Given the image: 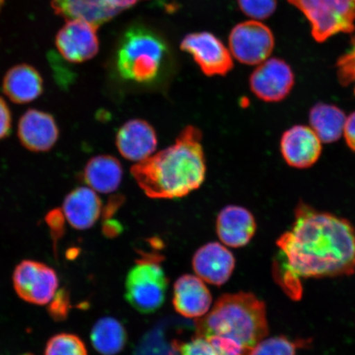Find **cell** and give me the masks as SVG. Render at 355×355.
Returning <instances> with one entry per match:
<instances>
[{"label": "cell", "mask_w": 355, "mask_h": 355, "mask_svg": "<svg viewBox=\"0 0 355 355\" xmlns=\"http://www.w3.org/2000/svg\"><path fill=\"white\" fill-rule=\"evenodd\" d=\"M65 216L62 209H54L48 212L46 222L50 229L51 237L55 245L64 236L65 232Z\"/></svg>", "instance_id": "f1b7e54d"}, {"label": "cell", "mask_w": 355, "mask_h": 355, "mask_svg": "<svg viewBox=\"0 0 355 355\" xmlns=\"http://www.w3.org/2000/svg\"><path fill=\"white\" fill-rule=\"evenodd\" d=\"M48 312L57 322L64 321L71 309L69 292L62 288L49 303Z\"/></svg>", "instance_id": "83f0119b"}, {"label": "cell", "mask_w": 355, "mask_h": 355, "mask_svg": "<svg viewBox=\"0 0 355 355\" xmlns=\"http://www.w3.org/2000/svg\"><path fill=\"white\" fill-rule=\"evenodd\" d=\"M3 2H4V0H0V10H1Z\"/></svg>", "instance_id": "836d02e7"}, {"label": "cell", "mask_w": 355, "mask_h": 355, "mask_svg": "<svg viewBox=\"0 0 355 355\" xmlns=\"http://www.w3.org/2000/svg\"><path fill=\"white\" fill-rule=\"evenodd\" d=\"M24 355H34V354H26Z\"/></svg>", "instance_id": "e575fe53"}, {"label": "cell", "mask_w": 355, "mask_h": 355, "mask_svg": "<svg viewBox=\"0 0 355 355\" xmlns=\"http://www.w3.org/2000/svg\"><path fill=\"white\" fill-rule=\"evenodd\" d=\"M123 179V167L116 157L100 155L89 159L83 173L87 187L101 193L114 192Z\"/></svg>", "instance_id": "44dd1931"}, {"label": "cell", "mask_w": 355, "mask_h": 355, "mask_svg": "<svg viewBox=\"0 0 355 355\" xmlns=\"http://www.w3.org/2000/svg\"><path fill=\"white\" fill-rule=\"evenodd\" d=\"M322 141L312 128L293 126L282 135L281 152L288 166L307 168L318 162L322 153Z\"/></svg>", "instance_id": "4fadbf2b"}, {"label": "cell", "mask_w": 355, "mask_h": 355, "mask_svg": "<svg viewBox=\"0 0 355 355\" xmlns=\"http://www.w3.org/2000/svg\"><path fill=\"white\" fill-rule=\"evenodd\" d=\"M229 44L235 59L244 64L257 65L272 54L275 41L268 26L260 21H248L234 26Z\"/></svg>", "instance_id": "ba28073f"}, {"label": "cell", "mask_w": 355, "mask_h": 355, "mask_svg": "<svg viewBox=\"0 0 355 355\" xmlns=\"http://www.w3.org/2000/svg\"><path fill=\"white\" fill-rule=\"evenodd\" d=\"M298 348L299 343L286 336H275L261 340L251 350L250 355H296Z\"/></svg>", "instance_id": "d4e9b609"}, {"label": "cell", "mask_w": 355, "mask_h": 355, "mask_svg": "<svg viewBox=\"0 0 355 355\" xmlns=\"http://www.w3.org/2000/svg\"><path fill=\"white\" fill-rule=\"evenodd\" d=\"M168 355H218L206 339L194 336L188 341H173Z\"/></svg>", "instance_id": "484cf974"}, {"label": "cell", "mask_w": 355, "mask_h": 355, "mask_svg": "<svg viewBox=\"0 0 355 355\" xmlns=\"http://www.w3.org/2000/svg\"><path fill=\"white\" fill-rule=\"evenodd\" d=\"M244 15L254 19H266L273 15L277 8V0H238Z\"/></svg>", "instance_id": "4316f807"}, {"label": "cell", "mask_w": 355, "mask_h": 355, "mask_svg": "<svg viewBox=\"0 0 355 355\" xmlns=\"http://www.w3.org/2000/svg\"><path fill=\"white\" fill-rule=\"evenodd\" d=\"M338 66L340 78L343 81L349 83L355 80V37L353 39L352 49L339 61Z\"/></svg>", "instance_id": "f546056e"}, {"label": "cell", "mask_w": 355, "mask_h": 355, "mask_svg": "<svg viewBox=\"0 0 355 355\" xmlns=\"http://www.w3.org/2000/svg\"><path fill=\"white\" fill-rule=\"evenodd\" d=\"M195 328L218 355H250L268 334L266 305L252 293L223 295Z\"/></svg>", "instance_id": "3957f363"}, {"label": "cell", "mask_w": 355, "mask_h": 355, "mask_svg": "<svg viewBox=\"0 0 355 355\" xmlns=\"http://www.w3.org/2000/svg\"><path fill=\"white\" fill-rule=\"evenodd\" d=\"M162 259V256L145 254L127 275L125 299L137 312L153 313L165 303L168 279Z\"/></svg>", "instance_id": "5b68a950"}, {"label": "cell", "mask_w": 355, "mask_h": 355, "mask_svg": "<svg viewBox=\"0 0 355 355\" xmlns=\"http://www.w3.org/2000/svg\"><path fill=\"white\" fill-rule=\"evenodd\" d=\"M256 230L254 216L245 207L230 205L223 208L217 216V235L229 247L246 246L254 236Z\"/></svg>", "instance_id": "e0dca14e"}, {"label": "cell", "mask_w": 355, "mask_h": 355, "mask_svg": "<svg viewBox=\"0 0 355 355\" xmlns=\"http://www.w3.org/2000/svg\"><path fill=\"white\" fill-rule=\"evenodd\" d=\"M343 133L346 144L355 152V112L346 118Z\"/></svg>", "instance_id": "1f68e13d"}, {"label": "cell", "mask_w": 355, "mask_h": 355, "mask_svg": "<svg viewBox=\"0 0 355 355\" xmlns=\"http://www.w3.org/2000/svg\"><path fill=\"white\" fill-rule=\"evenodd\" d=\"M212 296L200 277L184 275L175 283L173 305L176 312L187 318H200L209 312Z\"/></svg>", "instance_id": "2e32d148"}, {"label": "cell", "mask_w": 355, "mask_h": 355, "mask_svg": "<svg viewBox=\"0 0 355 355\" xmlns=\"http://www.w3.org/2000/svg\"><path fill=\"white\" fill-rule=\"evenodd\" d=\"M202 137L198 128L189 125L174 144L131 168L132 177L146 196L181 198L201 187L207 173Z\"/></svg>", "instance_id": "7a4b0ae2"}, {"label": "cell", "mask_w": 355, "mask_h": 355, "mask_svg": "<svg viewBox=\"0 0 355 355\" xmlns=\"http://www.w3.org/2000/svg\"><path fill=\"white\" fill-rule=\"evenodd\" d=\"M96 26L83 20H69L56 35L60 54L71 63L90 60L99 51Z\"/></svg>", "instance_id": "8fae6325"}, {"label": "cell", "mask_w": 355, "mask_h": 355, "mask_svg": "<svg viewBox=\"0 0 355 355\" xmlns=\"http://www.w3.org/2000/svg\"><path fill=\"white\" fill-rule=\"evenodd\" d=\"M304 13L318 42L354 29L355 0H288Z\"/></svg>", "instance_id": "8992f818"}, {"label": "cell", "mask_w": 355, "mask_h": 355, "mask_svg": "<svg viewBox=\"0 0 355 355\" xmlns=\"http://www.w3.org/2000/svg\"><path fill=\"white\" fill-rule=\"evenodd\" d=\"M56 15L69 20H83L98 28L121 10L108 0H52Z\"/></svg>", "instance_id": "ffe728a7"}, {"label": "cell", "mask_w": 355, "mask_h": 355, "mask_svg": "<svg viewBox=\"0 0 355 355\" xmlns=\"http://www.w3.org/2000/svg\"><path fill=\"white\" fill-rule=\"evenodd\" d=\"M232 252L219 243H208L195 252L193 268L195 273L207 283L220 286L229 281L234 270Z\"/></svg>", "instance_id": "5bb4252c"}, {"label": "cell", "mask_w": 355, "mask_h": 355, "mask_svg": "<svg viewBox=\"0 0 355 355\" xmlns=\"http://www.w3.org/2000/svg\"><path fill=\"white\" fill-rule=\"evenodd\" d=\"M44 355H88V353L80 337L70 333H60L48 340Z\"/></svg>", "instance_id": "cb8c5ba5"}, {"label": "cell", "mask_w": 355, "mask_h": 355, "mask_svg": "<svg viewBox=\"0 0 355 355\" xmlns=\"http://www.w3.org/2000/svg\"><path fill=\"white\" fill-rule=\"evenodd\" d=\"M12 127L11 111L6 101L0 97V140L10 135Z\"/></svg>", "instance_id": "4dcf8cb0"}, {"label": "cell", "mask_w": 355, "mask_h": 355, "mask_svg": "<svg viewBox=\"0 0 355 355\" xmlns=\"http://www.w3.org/2000/svg\"><path fill=\"white\" fill-rule=\"evenodd\" d=\"M274 277L291 298L302 294L301 279L349 276L355 272V229L331 213L299 204L291 230L277 242Z\"/></svg>", "instance_id": "6da1fadb"}, {"label": "cell", "mask_w": 355, "mask_h": 355, "mask_svg": "<svg viewBox=\"0 0 355 355\" xmlns=\"http://www.w3.org/2000/svg\"><path fill=\"white\" fill-rule=\"evenodd\" d=\"M2 87L4 94L13 103H30L42 94L43 78L34 67L19 64L8 71Z\"/></svg>", "instance_id": "d6986e66"}, {"label": "cell", "mask_w": 355, "mask_h": 355, "mask_svg": "<svg viewBox=\"0 0 355 355\" xmlns=\"http://www.w3.org/2000/svg\"><path fill=\"white\" fill-rule=\"evenodd\" d=\"M17 136L21 145L31 152L46 153L57 143L60 130L51 114L31 109L19 119Z\"/></svg>", "instance_id": "7c38bea8"}, {"label": "cell", "mask_w": 355, "mask_h": 355, "mask_svg": "<svg viewBox=\"0 0 355 355\" xmlns=\"http://www.w3.org/2000/svg\"><path fill=\"white\" fill-rule=\"evenodd\" d=\"M108 1L122 11L127 8L135 6L137 3L143 1V0H108Z\"/></svg>", "instance_id": "d6a6232c"}, {"label": "cell", "mask_w": 355, "mask_h": 355, "mask_svg": "<svg viewBox=\"0 0 355 355\" xmlns=\"http://www.w3.org/2000/svg\"><path fill=\"white\" fill-rule=\"evenodd\" d=\"M168 55L162 35L148 26H132L119 41L115 67L119 77L126 81L150 84L161 77Z\"/></svg>", "instance_id": "277c9868"}, {"label": "cell", "mask_w": 355, "mask_h": 355, "mask_svg": "<svg viewBox=\"0 0 355 355\" xmlns=\"http://www.w3.org/2000/svg\"><path fill=\"white\" fill-rule=\"evenodd\" d=\"M115 141L123 157L137 162L150 157L158 144L154 128L141 119H130L124 123L119 128Z\"/></svg>", "instance_id": "9a60e30c"}, {"label": "cell", "mask_w": 355, "mask_h": 355, "mask_svg": "<svg viewBox=\"0 0 355 355\" xmlns=\"http://www.w3.org/2000/svg\"><path fill=\"white\" fill-rule=\"evenodd\" d=\"M345 121L344 111L336 105L318 103L310 110L311 128L322 143L331 144L339 140L343 135Z\"/></svg>", "instance_id": "7402d4cb"}, {"label": "cell", "mask_w": 355, "mask_h": 355, "mask_svg": "<svg viewBox=\"0 0 355 355\" xmlns=\"http://www.w3.org/2000/svg\"><path fill=\"white\" fill-rule=\"evenodd\" d=\"M128 334L122 323L111 317L99 319L91 332L93 347L101 355H116L125 347Z\"/></svg>", "instance_id": "603a6c76"}, {"label": "cell", "mask_w": 355, "mask_h": 355, "mask_svg": "<svg viewBox=\"0 0 355 355\" xmlns=\"http://www.w3.org/2000/svg\"><path fill=\"white\" fill-rule=\"evenodd\" d=\"M180 49L193 57L202 72L208 77L225 76L233 69L230 52L212 33L202 32L185 35Z\"/></svg>", "instance_id": "9c48e42d"}, {"label": "cell", "mask_w": 355, "mask_h": 355, "mask_svg": "<svg viewBox=\"0 0 355 355\" xmlns=\"http://www.w3.org/2000/svg\"><path fill=\"white\" fill-rule=\"evenodd\" d=\"M62 211L73 228L86 230L99 220L102 202L96 191L89 187H78L67 195Z\"/></svg>", "instance_id": "ac0fdd59"}, {"label": "cell", "mask_w": 355, "mask_h": 355, "mask_svg": "<svg viewBox=\"0 0 355 355\" xmlns=\"http://www.w3.org/2000/svg\"><path fill=\"white\" fill-rule=\"evenodd\" d=\"M12 282L17 295L26 303L35 305L50 303L59 287L55 270L34 260L22 261L16 266Z\"/></svg>", "instance_id": "52a82bcc"}, {"label": "cell", "mask_w": 355, "mask_h": 355, "mask_svg": "<svg viewBox=\"0 0 355 355\" xmlns=\"http://www.w3.org/2000/svg\"><path fill=\"white\" fill-rule=\"evenodd\" d=\"M250 89L257 98L266 102L286 99L295 85V75L286 62L265 60L250 76Z\"/></svg>", "instance_id": "30bf717a"}]
</instances>
